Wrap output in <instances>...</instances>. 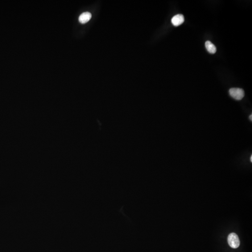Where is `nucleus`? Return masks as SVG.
Returning <instances> with one entry per match:
<instances>
[{"instance_id": "nucleus-1", "label": "nucleus", "mask_w": 252, "mask_h": 252, "mask_svg": "<svg viewBox=\"0 0 252 252\" xmlns=\"http://www.w3.org/2000/svg\"><path fill=\"white\" fill-rule=\"evenodd\" d=\"M230 96L235 100L240 101L244 97V91L242 88H232L229 90Z\"/></svg>"}, {"instance_id": "nucleus-2", "label": "nucleus", "mask_w": 252, "mask_h": 252, "mask_svg": "<svg viewBox=\"0 0 252 252\" xmlns=\"http://www.w3.org/2000/svg\"><path fill=\"white\" fill-rule=\"evenodd\" d=\"M227 242L230 247L237 248L240 246V241L238 235L235 233H231L227 237Z\"/></svg>"}, {"instance_id": "nucleus-3", "label": "nucleus", "mask_w": 252, "mask_h": 252, "mask_svg": "<svg viewBox=\"0 0 252 252\" xmlns=\"http://www.w3.org/2000/svg\"><path fill=\"white\" fill-rule=\"evenodd\" d=\"M184 21V16L182 14L175 15L171 19V23L175 26H178L182 24Z\"/></svg>"}, {"instance_id": "nucleus-4", "label": "nucleus", "mask_w": 252, "mask_h": 252, "mask_svg": "<svg viewBox=\"0 0 252 252\" xmlns=\"http://www.w3.org/2000/svg\"><path fill=\"white\" fill-rule=\"evenodd\" d=\"M92 17V14L90 13L84 12L81 14L79 17V22L82 24H84L88 22L91 19Z\"/></svg>"}, {"instance_id": "nucleus-5", "label": "nucleus", "mask_w": 252, "mask_h": 252, "mask_svg": "<svg viewBox=\"0 0 252 252\" xmlns=\"http://www.w3.org/2000/svg\"><path fill=\"white\" fill-rule=\"evenodd\" d=\"M205 46L207 51L211 54H214L217 51L216 46L210 41H207L205 42Z\"/></svg>"}, {"instance_id": "nucleus-6", "label": "nucleus", "mask_w": 252, "mask_h": 252, "mask_svg": "<svg viewBox=\"0 0 252 252\" xmlns=\"http://www.w3.org/2000/svg\"><path fill=\"white\" fill-rule=\"evenodd\" d=\"M249 119H250V121H252V115L251 114V115L249 116Z\"/></svg>"}, {"instance_id": "nucleus-7", "label": "nucleus", "mask_w": 252, "mask_h": 252, "mask_svg": "<svg viewBox=\"0 0 252 252\" xmlns=\"http://www.w3.org/2000/svg\"><path fill=\"white\" fill-rule=\"evenodd\" d=\"M250 161H251V162H252V155H251V157H250Z\"/></svg>"}]
</instances>
